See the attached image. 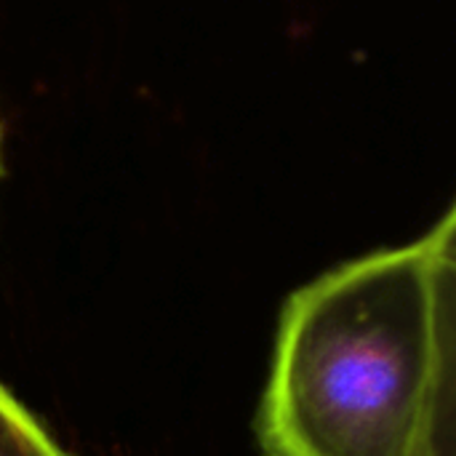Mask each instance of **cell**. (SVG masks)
I'll list each match as a JSON object with an SVG mask.
<instances>
[{
  "label": "cell",
  "instance_id": "6da1fadb",
  "mask_svg": "<svg viewBox=\"0 0 456 456\" xmlns=\"http://www.w3.org/2000/svg\"><path fill=\"white\" fill-rule=\"evenodd\" d=\"M436 259L425 240L363 254L281 310L256 411L267 456H425Z\"/></svg>",
  "mask_w": 456,
  "mask_h": 456
},
{
  "label": "cell",
  "instance_id": "7a4b0ae2",
  "mask_svg": "<svg viewBox=\"0 0 456 456\" xmlns=\"http://www.w3.org/2000/svg\"><path fill=\"white\" fill-rule=\"evenodd\" d=\"M425 456H456V265L438 259H436V379H433V398H430Z\"/></svg>",
  "mask_w": 456,
  "mask_h": 456
},
{
  "label": "cell",
  "instance_id": "3957f363",
  "mask_svg": "<svg viewBox=\"0 0 456 456\" xmlns=\"http://www.w3.org/2000/svg\"><path fill=\"white\" fill-rule=\"evenodd\" d=\"M0 456H69L45 425L0 382Z\"/></svg>",
  "mask_w": 456,
  "mask_h": 456
},
{
  "label": "cell",
  "instance_id": "277c9868",
  "mask_svg": "<svg viewBox=\"0 0 456 456\" xmlns=\"http://www.w3.org/2000/svg\"><path fill=\"white\" fill-rule=\"evenodd\" d=\"M422 240L438 262L456 265V200Z\"/></svg>",
  "mask_w": 456,
  "mask_h": 456
},
{
  "label": "cell",
  "instance_id": "5b68a950",
  "mask_svg": "<svg viewBox=\"0 0 456 456\" xmlns=\"http://www.w3.org/2000/svg\"><path fill=\"white\" fill-rule=\"evenodd\" d=\"M0 176H3V134H0Z\"/></svg>",
  "mask_w": 456,
  "mask_h": 456
}]
</instances>
